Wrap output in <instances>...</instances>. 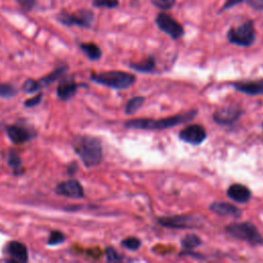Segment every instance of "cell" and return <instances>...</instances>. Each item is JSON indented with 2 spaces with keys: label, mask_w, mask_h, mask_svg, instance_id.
Listing matches in <instances>:
<instances>
[{
  "label": "cell",
  "mask_w": 263,
  "mask_h": 263,
  "mask_svg": "<svg viewBox=\"0 0 263 263\" xmlns=\"http://www.w3.org/2000/svg\"><path fill=\"white\" fill-rule=\"evenodd\" d=\"M197 110H190L188 112L173 115L165 118L160 119H152V118H136L130 119L124 122V126L127 128L134 129H144V130H156V129H166L172 128L176 125L187 123L192 121L196 115Z\"/></svg>",
  "instance_id": "obj_1"
},
{
  "label": "cell",
  "mask_w": 263,
  "mask_h": 263,
  "mask_svg": "<svg viewBox=\"0 0 263 263\" xmlns=\"http://www.w3.org/2000/svg\"><path fill=\"white\" fill-rule=\"evenodd\" d=\"M73 147L85 166H96L101 163L103 149L101 141L92 136H80L74 140Z\"/></svg>",
  "instance_id": "obj_2"
},
{
  "label": "cell",
  "mask_w": 263,
  "mask_h": 263,
  "mask_svg": "<svg viewBox=\"0 0 263 263\" xmlns=\"http://www.w3.org/2000/svg\"><path fill=\"white\" fill-rule=\"evenodd\" d=\"M90 79L98 83L115 89H126L136 82V76L123 71H107L92 74Z\"/></svg>",
  "instance_id": "obj_3"
},
{
  "label": "cell",
  "mask_w": 263,
  "mask_h": 263,
  "mask_svg": "<svg viewBox=\"0 0 263 263\" xmlns=\"http://www.w3.org/2000/svg\"><path fill=\"white\" fill-rule=\"evenodd\" d=\"M225 231L233 238L247 241L252 246L263 243V236L257 227L251 222L231 223L225 227Z\"/></svg>",
  "instance_id": "obj_4"
},
{
  "label": "cell",
  "mask_w": 263,
  "mask_h": 263,
  "mask_svg": "<svg viewBox=\"0 0 263 263\" xmlns=\"http://www.w3.org/2000/svg\"><path fill=\"white\" fill-rule=\"evenodd\" d=\"M227 39L230 43L237 46L249 47L253 45L256 39L254 23L252 21H248L236 28H231L227 32Z\"/></svg>",
  "instance_id": "obj_5"
},
{
  "label": "cell",
  "mask_w": 263,
  "mask_h": 263,
  "mask_svg": "<svg viewBox=\"0 0 263 263\" xmlns=\"http://www.w3.org/2000/svg\"><path fill=\"white\" fill-rule=\"evenodd\" d=\"M93 12L89 9H80L74 13L62 11L58 14L57 20L64 26H77L81 28H89L93 22Z\"/></svg>",
  "instance_id": "obj_6"
},
{
  "label": "cell",
  "mask_w": 263,
  "mask_h": 263,
  "mask_svg": "<svg viewBox=\"0 0 263 263\" xmlns=\"http://www.w3.org/2000/svg\"><path fill=\"white\" fill-rule=\"evenodd\" d=\"M159 225L171 229H187L195 228L201 225L200 219L192 215H176L168 217H160L157 219Z\"/></svg>",
  "instance_id": "obj_7"
},
{
  "label": "cell",
  "mask_w": 263,
  "mask_h": 263,
  "mask_svg": "<svg viewBox=\"0 0 263 263\" xmlns=\"http://www.w3.org/2000/svg\"><path fill=\"white\" fill-rule=\"evenodd\" d=\"M155 21L157 27L173 39H179L184 35L183 27L171 15L161 12L156 16Z\"/></svg>",
  "instance_id": "obj_8"
},
{
  "label": "cell",
  "mask_w": 263,
  "mask_h": 263,
  "mask_svg": "<svg viewBox=\"0 0 263 263\" xmlns=\"http://www.w3.org/2000/svg\"><path fill=\"white\" fill-rule=\"evenodd\" d=\"M242 109L237 105L226 106L218 109L213 114V119L217 124L230 125L233 124L242 115Z\"/></svg>",
  "instance_id": "obj_9"
},
{
  "label": "cell",
  "mask_w": 263,
  "mask_h": 263,
  "mask_svg": "<svg viewBox=\"0 0 263 263\" xmlns=\"http://www.w3.org/2000/svg\"><path fill=\"white\" fill-rule=\"evenodd\" d=\"M179 138L185 143L199 145L206 139V133L203 126L199 124H190L180 132Z\"/></svg>",
  "instance_id": "obj_10"
},
{
  "label": "cell",
  "mask_w": 263,
  "mask_h": 263,
  "mask_svg": "<svg viewBox=\"0 0 263 263\" xmlns=\"http://www.w3.org/2000/svg\"><path fill=\"white\" fill-rule=\"evenodd\" d=\"M55 193L69 198H81L84 195L83 187L77 180L62 182L55 186Z\"/></svg>",
  "instance_id": "obj_11"
},
{
  "label": "cell",
  "mask_w": 263,
  "mask_h": 263,
  "mask_svg": "<svg viewBox=\"0 0 263 263\" xmlns=\"http://www.w3.org/2000/svg\"><path fill=\"white\" fill-rule=\"evenodd\" d=\"M6 133L10 141L14 144H23L33 138V134L27 127L18 124L7 126Z\"/></svg>",
  "instance_id": "obj_12"
},
{
  "label": "cell",
  "mask_w": 263,
  "mask_h": 263,
  "mask_svg": "<svg viewBox=\"0 0 263 263\" xmlns=\"http://www.w3.org/2000/svg\"><path fill=\"white\" fill-rule=\"evenodd\" d=\"M231 85L242 93L249 96L263 95V80H251V81H238L231 83Z\"/></svg>",
  "instance_id": "obj_13"
},
{
  "label": "cell",
  "mask_w": 263,
  "mask_h": 263,
  "mask_svg": "<svg viewBox=\"0 0 263 263\" xmlns=\"http://www.w3.org/2000/svg\"><path fill=\"white\" fill-rule=\"evenodd\" d=\"M78 86L79 85L75 82V80L72 77L63 78L58 85L57 95L59 99L63 101H68L75 96Z\"/></svg>",
  "instance_id": "obj_14"
},
{
  "label": "cell",
  "mask_w": 263,
  "mask_h": 263,
  "mask_svg": "<svg viewBox=\"0 0 263 263\" xmlns=\"http://www.w3.org/2000/svg\"><path fill=\"white\" fill-rule=\"evenodd\" d=\"M227 196L238 203H246L251 199V190L242 184H232L227 189Z\"/></svg>",
  "instance_id": "obj_15"
},
{
  "label": "cell",
  "mask_w": 263,
  "mask_h": 263,
  "mask_svg": "<svg viewBox=\"0 0 263 263\" xmlns=\"http://www.w3.org/2000/svg\"><path fill=\"white\" fill-rule=\"evenodd\" d=\"M210 210L220 216H229L233 218H239L242 214L241 210L236 205L225 201H216L210 205Z\"/></svg>",
  "instance_id": "obj_16"
},
{
  "label": "cell",
  "mask_w": 263,
  "mask_h": 263,
  "mask_svg": "<svg viewBox=\"0 0 263 263\" xmlns=\"http://www.w3.org/2000/svg\"><path fill=\"white\" fill-rule=\"evenodd\" d=\"M7 253L10 256L12 262H27L28 261V250L26 246L20 241H10L7 245Z\"/></svg>",
  "instance_id": "obj_17"
},
{
  "label": "cell",
  "mask_w": 263,
  "mask_h": 263,
  "mask_svg": "<svg viewBox=\"0 0 263 263\" xmlns=\"http://www.w3.org/2000/svg\"><path fill=\"white\" fill-rule=\"evenodd\" d=\"M68 67L63 65V66H59L57 69H54L52 72H50L48 75L42 77L41 79H39L37 82L39 84V87L42 88V87H45V86H48L49 84L53 83L54 81H57L59 78L62 77V75L67 71Z\"/></svg>",
  "instance_id": "obj_18"
},
{
  "label": "cell",
  "mask_w": 263,
  "mask_h": 263,
  "mask_svg": "<svg viewBox=\"0 0 263 263\" xmlns=\"http://www.w3.org/2000/svg\"><path fill=\"white\" fill-rule=\"evenodd\" d=\"M155 60L153 57H148L147 59L139 62V63H130L129 67L141 73H151L155 69Z\"/></svg>",
  "instance_id": "obj_19"
},
{
  "label": "cell",
  "mask_w": 263,
  "mask_h": 263,
  "mask_svg": "<svg viewBox=\"0 0 263 263\" xmlns=\"http://www.w3.org/2000/svg\"><path fill=\"white\" fill-rule=\"evenodd\" d=\"M80 48L87 55V58L91 61L100 60L102 57V50L96 43H92V42L81 43Z\"/></svg>",
  "instance_id": "obj_20"
},
{
  "label": "cell",
  "mask_w": 263,
  "mask_h": 263,
  "mask_svg": "<svg viewBox=\"0 0 263 263\" xmlns=\"http://www.w3.org/2000/svg\"><path fill=\"white\" fill-rule=\"evenodd\" d=\"M201 239L198 235L193 234V233H189L186 234L182 239H181V246L183 249L188 250V251H192L194 249H196L197 247H199L201 245Z\"/></svg>",
  "instance_id": "obj_21"
},
{
  "label": "cell",
  "mask_w": 263,
  "mask_h": 263,
  "mask_svg": "<svg viewBox=\"0 0 263 263\" xmlns=\"http://www.w3.org/2000/svg\"><path fill=\"white\" fill-rule=\"evenodd\" d=\"M7 161H8L9 166L13 170L15 175L22 174L21 172L24 171L23 164H22V159H21V157L18 156V154L16 152L10 151L9 154H8V160Z\"/></svg>",
  "instance_id": "obj_22"
},
{
  "label": "cell",
  "mask_w": 263,
  "mask_h": 263,
  "mask_svg": "<svg viewBox=\"0 0 263 263\" xmlns=\"http://www.w3.org/2000/svg\"><path fill=\"white\" fill-rule=\"evenodd\" d=\"M145 102V98L144 97H135L132 98L125 106V113L128 115H133L134 113H136L144 104Z\"/></svg>",
  "instance_id": "obj_23"
},
{
  "label": "cell",
  "mask_w": 263,
  "mask_h": 263,
  "mask_svg": "<svg viewBox=\"0 0 263 263\" xmlns=\"http://www.w3.org/2000/svg\"><path fill=\"white\" fill-rule=\"evenodd\" d=\"M141 245H142V241L138 237H134V236L126 237V238H124L121 241V246L124 249H127L129 251H137V250H139Z\"/></svg>",
  "instance_id": "obj_24"
},
{
  "label": "cell",
  "mask_w": 263,
  "mask_h": 263,
  "mask_svg": "<svg viewBox=\"0 0 263 263\" xmlns=\"http://www.w3.org/2000/svg\"><path fill=\"white\" fill-rule=\"evenodd\" d=\"M16 95V89L11 85L7 83H0V97L9 99Z\"/></svg>",
  "instance_id": "obj_25"
},
{
  "label": "cell",
  "mask_w": 263,
  "mask_h": 263,
  "mask_svg": "<svg viewBox=\"0 0 263 263\" xmlns=\"http://www.w3.org/2000/svg\"><path fill=\"white\" fill-rule=\"evenodd\" d=\"M64 240H65V235L61 231L54 230V231L50 232L48 240H47V245L57 246V245L62 243Z\"/></svg>",
  "instance_id": "obj_26"
},
{
  "label": "cell",
  "mask_w": 263,
  "mask_h": 263,
  "mask_svg": "<svg viewBox=\"0 0 263 263\" xmlns=\"http://www.w3.org/2000/svg\"><path fill=\"white\" fill-rule=\"evenodd\" d=\"M92 5L99 8H115L119 5L118 0H92Z\"/></svg>",
  "instance_id": "obj_27"
},
{
  "label": "cell",
  "mask_w": 263,
  "mask_h": 263,
  "mask_svg": "<svg viewBox=\"0 0 263 263\" xmlns=\"http://www.w3.org/2000/svg\"><path fill=\"white\" fill-rule=\"evenodd\" d=\"M151 3L161 10H168L175 5L176 0H151Z\"/></svg>",
  "instance_id": "obj_28"
},
{
  "label": "cell",
  "mask_w": 263,
  "mask_h": 263,
  "mask_svg": "<svg viewBox=\"0 0 263 263\" xmlns=\"http://www.w3.org/2000/svg\"><path fill=\"white\" fill-rule=\"evenodd\" d=\"M39 89H40V87H39L38 82L33 79H27L23 84V90L26 91L27 93H33Z\"/></svg>",
  "instance_id": "obj_29"
},
{
  "label": "cell",
  "mask_w": 263,
  "mask_h": 263,
  "mask_svg": "<svg viewBox=\"0 0 263 263\" xmlns=\"http://www.w3.org/2000/svg\"><path fill=\"white\" fill-rule=\"evenodd\" d=\"M106 258L109 262H119L122 260V257L112 247L106 249Z\"/></svg>",
  "instance_id": "obj_30"
},
{
  "label": "cell",
  "mask_w": 263,
  "mask_h": 263,
  "mask_svg": "<svg viewBox=\"0 0 263 263\" xmlns=\"http://www.w3.org/2000/svg\"><path fill=\"white\" fill-rule=\"evenodd\" d=\"M17 4L26 11H30L35 6L36 0H15Z\"/></svg>",
  "instance_id": "obj_31"
},
{
  "label": "cell",
  "mask_w": 263,
  "mask_h": 263,
  "mask_svg": "<svg viewBox=\"0 0 263 263\" xmlns=\"http://www.w3.org/2000/svg\"><path fill=\"white\" fill-rule=\"evenodd\" d=\"M41 99H42V93H39L31 99H28L25 103H24V106L28 107V108H32V107H35L37 106L40 102H41Z\"/></svg>",
  "instance_id": "obj_32"
},
{
  "label": "cell",
  "mask_w": 263,
  "mask_h": 263,
  "mask_svg": "<svg viewBox=\"0 0 263 263\" xmlns=\"http://www.w3.org/2000/svg\"><path fill=\"white\" fill-rule=\"evenodd\" d=\"M247 3L254 9L263 11V0H247Z\"/></svg>",
  "instance_id": "obj_33"
},
{
  "label": "cell",
  "mask_w": 263,
  "mask_h": 263,
  "mask_svg": "<svg viewBox=\"0 0 263 263\" xmlns=\"http://www.w3.org/2000/svg\"><path fill=\"white\" fill-rule=\"evenodd\" d=\"M243 0H226L225 4L223 5V8L222 9H229L239 3H241Z\"/></svg>",
  "instance_id": "obj_34"
},
{
  "label": "cell",
  "mask_w": 263,
  "mask_h": 263,
  "mask_svg": "<svg viewBox=\"0 0 263 263\" xmlns=\"http://www.w3.org/2000/svg\"><path fill=\"white\" fill-rule=\"evenodd\" d=\"M76 170H77V164H76L75 162H74V163H72L71 165H69V167H68V172H69V174H70V175L75 174Z\"/></svg>",
  "instance_id": "obj_35"
},
{
  "label": "cell",
  "mask_w": 263,
  "mask_h": 263,
  "mask_svg": "<svg viewBox=\"0 0 263 263\" xmlns=\"http://www.w3.org/2000/svg\"><path fill=\"white\" fill-rule=\"evenodd\" d=\"M262 126H263V124H262Z\"/></svg>",
  "instance_id": "obj_36"
}]
</instances>
